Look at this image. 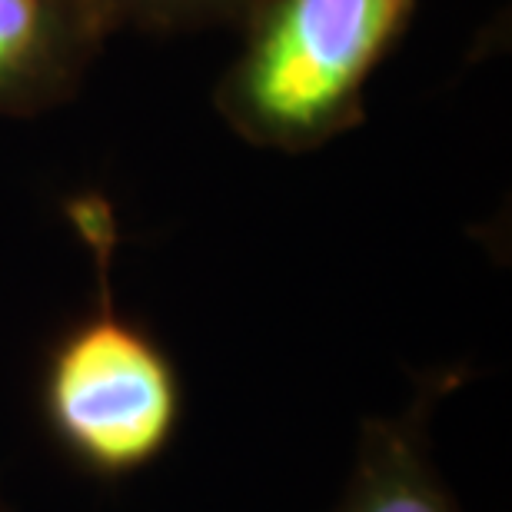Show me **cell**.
Here are the masks:
<instances>
[{"instance_id": "obj_1", "label": "cell", "mask_w": 512, "mask_h": 512, "mask_svg": "<svg viewBox=\"0 0 512 512\" xmlns=\"http://www.w3.org/2000/svg\"><path fill=\"white\" fill-rule=\"evenodd\" d=\"M94 266V303L50 346L40 413L54 443L84 473L117 483L173 446L183 423V380L157 336L120 316L114 300L117 220L97 193L67 203Z\"/></svg>"}, {"instance_id": "obj_2", "label": "cell", "mask_w": 512, "mask_h": 512, "mask_svg": "<svg viewBox=\"0 0 512 512\" xmlns=\"http://www.w3.org/2000/svg\"><path fill=\"white\" fill-rule=\"evenodd\" d=\"M419 0H260L217 84V110L253 147L320 150L366 120L363 94Z\"/></svg>"}, {"instance_id": "obj_3", "label": "cell", "mask_w": 512, "mask_h": 512, "mask_svg": "<svg viewBox=\"0 0 512 512\" xmlns=\"http://www.w3.org/2000/svg\"><path fill=\"white\" fill-rule=\"evenodd\" d=\"M114 30L110 0H0V117L67 104Z\"/></svg>"}, {"instance_id": "obj_4", "label": "cell", "mask_w": 512, "mask_h": 512, "mask_svg": "<svg viewBox=\"0 0 512 512\" xmlns=\"http://www.w3.org/2000/svg\"><path fill=\"white\" fill-rule=\"evenodd\" d=\"M469 380L463 366L429 370L399 413L370 416L333 512H463L433 453V416Z\"/></svg>"}, {"instance_id": "obj_5", "label": "cell", "mask_w": 512, "mask_h": 512, "mask_svg": "<svg viewBox=\"0 0 512 512\" xmlns=\"http://www.w3.org/2000/svg\"><path fill=\"white\" fill-rule=\"evenodd\" d=\"M260 0H110L120 27L150 30V34H177V30L243 24Z\"/></svg>"}, {"instance_id": "obj_6", "label": "cell", "mask_w": 512, "mask_h": 512, "mask_svg": "<svg viewBox=\"0 0 512 512\" xmlns=\"http://www.w3.org/2000/svg\"><path fill=\"white\" fill-rule=\"evenodd\" d=\"M0 512H10V506H7V499H4V489H0Z\"/></svg>"}]
</instances>
